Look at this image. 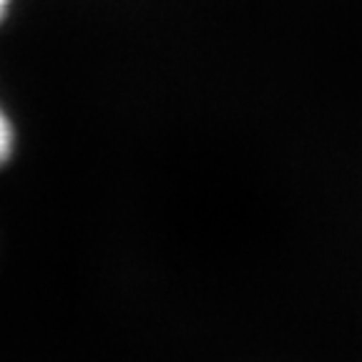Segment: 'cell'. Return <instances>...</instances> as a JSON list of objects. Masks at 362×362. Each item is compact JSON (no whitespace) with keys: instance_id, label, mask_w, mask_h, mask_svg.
I'll return each instance as SVG.
<instances>
[{"instance_id":"cell-1","label":"cell","mask_w":362,"mask_h":362,"mask_svg":"<svg viewBox=\"0 0 362 362\" xmlns=\"http://www.w3.org/2000/svg\"><path fill=\"white\" fill-rule=\"evenodd\" d=\"M11 148H13V129H11V121L3 111H0V164L11 156Z\"/></svg>"},{"instance_id":"cell-2","label":"cell","mask_w":362,"mask_h":362,"mask_svg":"<svg viewBox=\"0 0 362 362\" xmlns=\"http://www.w3.org/2000/svg\"><path fill=\"white\" fill-rule=\"evenodd\" d=\"M8 6H11V0H0V21H3V16H6Z\"/></svg>"}]
</instances>
